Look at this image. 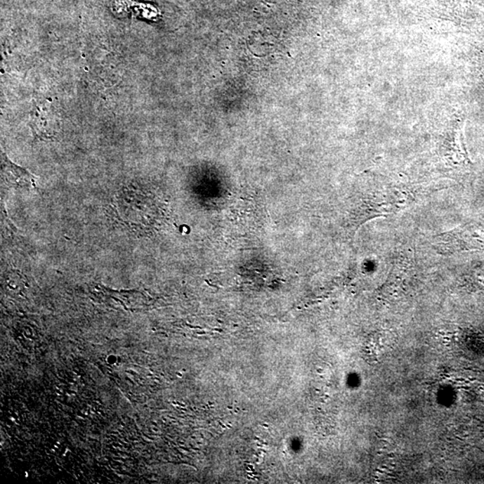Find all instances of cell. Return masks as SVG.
I'll return each mask as SVG.
<instances>
[{
    "label": "cell",
    "mask_w": 484,
    "mask_h": 484,
    "mask_svg": "<svg viewBox=\"0 0 484 484\" xmlns=\"http://www.w3.org/2000/svg\"><path fill=\"white\" fill-rule=\"evenodd\" d=\"M1 166L3 181L8 187L15 188H32L37 186V178L25 169L18 166L1 155Z\"/></svg>",
    "instance_id": "6da1fadb"
}]
</instances>
